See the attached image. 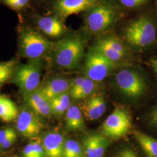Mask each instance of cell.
I'll return each instance as SVG.
<instances>
[{
	"label": "cell",
	"instance_id": "3957f363",
	"mask_svg": "<svg viewBox=\"0 0 157 157\" xmlns=\"http://www.w3.org/2000/svg\"><path fill=\"white\" fill-rule=\"evenodd\" d=\"M41 64L35 59L18 67L14 74L13 82L23 94L37 90L40 80Z\"/></svg>",
	"mask_w": 157,
	"mask_h": 157
},
{
	"label": "cell",
	"instance_id": "5bb4252c",
	"mask_svg": "<svg viewBox=\"0 0 157 157\" xmlns=\"http://www.w3.org/2000/svg\"><path fill=\"white\" fill-rule=\"evenodd\" d=\"M84 144L87 157H102L109 141L103 135H92L85 139Z\"/></svg>",
	"mask_w": 157,
	"mask_h": 157
},
{
	"label": "cell",
	"instance_id": "6da1fadb",
	"mask_svg": "<svg viewBox=\"0 0 157 157\" xmlns=\"http://www.w3.org/2000/svg\"><path fill=\"white\" fill-rule=\"evenodd\" d=\"M84 48V41L80 37H67L56 44L54 52L55 61L59 67L67 69L75 68L82 59Z\"/></svg>",
	"mask_w": 157,
	"mask_h": 157
},
{
	"label": "cell",
	"instance_id": "e0dca14e",
	"mask_svg": "<svg viewBox=\"0 0 157 157\" xmlns=\"http://www.w3.org/2000/svg\"><path fill=\"white\" fill-rule=\"evenodd\" d=\"M17 115L18 111L15 104L8 97L0 95V119L9 122L17 118Z\"/></svg>",
	"mask_w": 157,
	"mask_h": 157
},
{
	"label": "cell",
	"instance_id": "7402d4cb",
	"mask_svg": "<svg viewBox=\"0 0 157 157\" xmlns=\"http://www.w3.org/2000/svg\"><path fill=\"white\" fill-rule=\"evenodd\" d=\"M94 47L98 50L100 51L108 59L112 61V62H114L119 60L124 55V54L113 50L103 39L99 40Z\"/></svg>",
	"mask_w": 157,
	"mask_h": 157
},
{
	"label": "cell",
	"instance_id": "4316f807",
	"mask_svg": "<svg viewBox=\"0 0 157 157\" xmlns=\"http://www.w3.org/2000/svg\"><path fill=\"white\" fill-rule=\"evenodd\" d=\"M29 0H10L6 4L14 9H20L28 3Z\"/></svg>",
	"mask_w": 157,
	"mask_h": 157
},
{
	"label": "cell",
	"instance_id": "ac0fdd59",
	"mask_svg": "<svg viewBox=\"0 0 157 157\" xmlns=\"http://www.w3.org/2000/svg\"><path fill=\"white\" fill-rule=\"evenodd\" d=\"M136 139L148 157H157V140L142 132L136 131Z\"/></svg>",
	"mask_w": 157,
	"mask_h": 157
},
{
	"label": "cell",
	"instance_id": "7c38bea8",
	"mask_svg": "<svg viewBox=\"0 0 157 157\" xmlns=\"http://www.w3.org/2000/svg\"><path fill=\"white\" fill-rule=\"evenodd\" d=\"M71 86L72 83L65 78H56L48 82L39 90L50 101L58 95L67 93Z\"/></svg>",
	"mask_w": 157,
	"mask_h": 157
},
{
	"label": "cell",
	"instance_id": "d6a6232c",
	"mask_svg": "<svg viewBox=\"0 0 157 157\" xmlns=\"http://www.w3.org/2000/svg\"><path fill=\"white\" fill-rule=\"evenodd\" d=\"M151 65L155 72L157 73V59H154L152 61Z\"/></svg>",
	"mask_w": 157,
	"mask_h": 157
},
{
	"label": "cell",
	"instance_id": "d590c367",
	"mask_svg": "<svg viewBox=\"0 0 157 157\" xmlns=\"http://www.w3.org/2000/svg\"></svg>",
	"mask_w": 157,
	"mask_h": 157
},
{
	"label": "cell",
	"instance_id": "603a6c76",
	"mask_svg": "<svg viewBox=\"0 0 157 157\" xmlns=\"http://www.w3.org/2000/svg\"><path fill=\"white\" fill-rule=\"evenodd\" d=\"M82 148L76 141L68 140L64 143L62 157H80Z\"/></svg>",
	"mask_w": 157,
	"mask_h": 157
},
{
	"label": "cell",
	"instance_id": "9a60e30c",
	"mask_svg": "<svg viewBox=\"0 0 157 157\" xmlns=\"http://www.w3.org/2000/svg\"><path fill=\"white\" fill-rule=\"evenodd\" d=\"M106 110V104L101 95H93L86 101L82 107L86 117L93 121L100 118Z\"/></svg>",
	"mask_w": 157,
	"mask_h": 157
},
{
	"label": "cell",
	"instance_id": "4fadbf2b",
	"mask_svg": "<svg viewBox=\"0 0 157 157\" xmlns=\"http://www.w3.org/2000/svg\"><path fill=\"white\" fill-rule=\"evenodd\" d=\"M64 140L62 135L50 132L43 139V148L45 157H62Z\"/></svg>",
	"mask_w": 157,
	"mask_h": 157
},
{
	"label": "cell",
	"instance_id": "74e56055",
	"mask_svg": "<svg viewBox=\"0 0 157 157\" xmlns=\"http://www.w3.org/2000/svg\"><path fill=\"white\" fill-rule=\"evenodd\" d=\"M0 146H1V145H0Z\"/></svg>",
	"mask_w": 157,
	"mask_h": 157
},
{
	"label": "cell",
	"instance_id": "f546056e",
	"mask_svg": "<svg viewBox=\"0 0 157 157\" xmlns=\"http://www.w3.org/2000/svg\"><path fill=\"white\" fill-rule=\"evenodd\" d=\"M16 140H17V136L10 137L8 139H6V140L4 141L1 144V147L3 148H8L12 145L13 143H15Z\"/></svg>",
	"mask_w": 157,
	"mask_h": 157
},
{
	"label": "cell",
	"instance_id": "e575fe53",
	"mask_svg": "<svg viewBox=\"0 0 157 157\" xmlns=\"http://www.w3.org/2000/svg\"><path fill=\"white\" fill-rule=\"evenodd\" d=\"M119 157V155H118V156H117V157Z\"/></svg>",
	"mask_w": 157,
	"mask_h": 157
},
{
	"label": "cell",
	"instance_id": "8fae6325",
	"mask_svg": "<svg viewBox=\"0 0 157 157\" xmlns=\"http://www.w3.org/2000/svg\"><path fill=\"white\" fill-rule=\"evenodd\" d=\"M24 100L35 113L43 117L50 115L51 112L50 102L39 89L24 94Z\"/></svg>",
	"mask_w": 157,
	"mask_h": 157
},
{
	"label": "cell",
	"instance_id": "f1b7e54d",
	"mask_svg": "<svg viewBox=\"0 0 157 157\" xmlns=\"http://www.w3.org/2000/svg\"><path fill=\"white\" fill-rule=\"evenodd\" d=\"M119 157H138L136 154L131 149L126 148L119 154Z\"/></svg>",
	"mask_w": 157,
	"mask_h": 157
},
{
	"label": "cell",
	"instance_id": "1f68e13d",
	"mask_svg": "<svg viewBox=\"0 0 157 157\" xmlns=\"http://www.w3.org/2000/svg\"><path fill=\"white\" fill-rule=\"evenodd\" d=\"M150 124L154 126H157V107L152 111L150 115Z\"/></svg>",
	"mask_w": 157,
	"mask_h": 157
},
{
	"label": "cell",
	"instance_id": "83f0119b",
	"mask_svg": "<svg viewBox=\"0 0 157 157\" xmlns=\"http://www.w3.org/2000/svg\"><path fill=\"white\" fill-rule=\"evenodd\" d=\"M146 0H120L121 2L124 6L128 8H134L140 6Z\"/></svg>",
	"mask_w": 157,
	"mask_h": 157
},
{
	"label": "cell",
	"instance_id": "44dd1931",
	"mask_svg": "<svg viewBox=\"0 0 157 157\" xmlns=\"http://www.w3.org/2000/svg\"><path fill=\"white\" fill-rule=\"evenodd\" d=\"M95 88L94 81L86 78L76 89L71 90V95L74 100H80L89 96Z\"/></svg>",
	"mask_w": 157,
	"mask_h": 157
},
{
	"label": "cell",
	"instance_id": "d6986e66",
	"mask_svg": "<svg viewBox=\"0 0 157 157\" xmlns=\"http://www.w3.org/2000/svg\"><path fill=\"white\" fill-rule=\"evenodd\" d=\"M66 123L68 129L77 130L84 126V121L80 109L76 105H71L67 111Z\"/></svg>",
	"mask_w": 157,
	"mask_h": 157
},
{
	"label": "cell",
	"instance_id": "cb8c5ba5",
	"mask_svg": "<svg viewBox=\"0 0 157 157\" xmlns=\"http://www.w3.org/2000/svg\"><path fill=\"white\" fill-rule=\"evenodd\" d=\"M45 155L43 145L38 142H32L25 147L23 151V157H44Z\"/></svg>",
	"mask_w": 157,
	"mask_h": 157
},
{
	"label": "cell",
	"instance_id": "9c48e42d",
	"mask_svg": "<svg viewBox=\"0 0 157 157\" xmlns=\"http://www.w3.org/2000/svg\"><path fill=\"white\" fill-rule=\"evenodd\" d=\"M16 126L19 132L26 137L38 135L42 129V124L33 111L24 109L17 117Z\"/></svg>",
	"mask_w": 157,
	"mask_h": 157
},
{
	"label": "cell",
	"instance_id": "7a4b0ae2",
	"mask_svg": "<svg viewBox=\"0 0 157 157\" xmlns=\"http://www.w3.org/2000/svg\"><path fill=\"white\" fill-rule=\"evenodd\" d=\"M125 37L129 44L143 47L152 44L156 39V29L151 21L141 17L127 28Z\"/></svg>",
	"mask_w": 157,
	"mask_h": 157
},
{
	"label": "cell",
	"instance_id": "836d02e7",
	"mask_svg": "<svg viewBox=\"0 0 157 157\" xmlns=\"http://www.w3.org/2000/svg\"><path fill=\"white\" fill-rule=\"evenodd\" d=\"M6 3L8 1H10V0H3Z\"/></svg>",
	"mask_w": 157,
	"mask_h": 157
},
{
	"label": "cell",
	"instance_id": "5b68a950",
	"mask_svg": "<svg viewBox=\"0 0 157 157\" xmlns=\"http://www.w3.org/2000/svg\"><path fill=\"white\" fill-rule=\"evenodd\" d=\"M49 41L33 30H26L20 36V51L22 56L39 59L50 47Z\"/></svg>",
	"mask_w": 157,
	"mask_h": 157
},
{
	"label": "cell",
	"instance_id": "ffe728a7",
	"mask_svg": "<svg viewBox=\"0 0 157 157\" xmlns=\"http://www.w3.org/2000/svg\"><path fill=\"white\" fill-rule=\"evenodd\" d=\"M51 112L56 115H62L70 107V97L67 93L58 95L49 101Z\"/></svg>",
	"mask_w": 157,
	"mask_h": 157
},
{
	"label": "cell",
	"instance_id": "484cf974",
	"mask_svg": "<svg viewBox=\"0 0 157 157\" xmlns=\"http://www.w3.org/2000/svg\"><path fill=\"white\" fill-rule=\"evenodd\" d=\"M15 65V61L14 60L0 62V73L9 71H13Z\"/></svg>",
	"mask_w": 157,
	"mask_h": 157
},
{
	"label": "cell",
	"instance_id": "52a82bcc",
	"mask_svg": "<svg viewBox=\"0 0 157 157\" xmlns=\"http://www.w3.org/2000/svg\"><path fill=\"white\" fill-rule=\"evenodd\" d=\"M119 89L124 95L137 98L143 95L146 90V84L140 76L135 71L124 69L115 76Z\"/></svg>",
	"mask_w": 157,
	"mask_h": 157
},
{
	"label": "cell",
	"instance_id": "d4e9b609",
	"mask_svg": "<svg viewBox=\"0 0 157 157\" xmlns=\"http://www.w3.org/2000/svg\"><path fill=\"white\" fill-rule=\"evenodd\" d=\"M17 136L16 132L11 128H6L0 130V145L10 137Z\"/></svg>",
	"mask_w": 157,
	"mask_h": 157
},
{
	"label": "cell",
	"instance_id": "ba28073f",
	"mask_svg": "<svg viewBox=\"0 0 157 157\" xmlns=\"http://www.w3.org/2000/svg\"><path fill=\"white\" fill-rule=\"evenodd\" d=\"M114 17L115 12L111 6H97L87 17V25L91 31L99 32L106 29L112 23Z\"/></svg>",
	"mask_w": 157,
	"mask_h": 157
},
{
	"label": "cell",
	"instance_id": "30bf717a",
	"mask_svg": "<svg viewBox=\"0 0 157 157\" xmlns=\"http://www.w3.org/2000/svg\"><path fill=\"white\" fill-rule=\"evenodd\" d=\"M95 0H59L56 4V10L63 17L78 14L89 8Z\"/></svg>",
	"mask_w": 157,
	"mask_h": 157
},
{
	"label": "cell",
	"instance_id": "8d00e7d4",
	"mask_svg": "<svg viewBox=\"0 0 157 157\" xmlns=\"http://www.w3.org/2000/svg\"><path fill=\"white\" fill-rule=\"evenodd\" d=\"M82 157V156H81V157Z\"/></svg>",
	"mask_w": 157,
	"mask_h": 157
},
{
	"label": "cell",
	"instance_id": "8992f818",
	"mask_svg": "<svg viewBox=\"0 0 157 157\" xmlns=\"http://www.w3.org/2000/svg\"><path fill=\"white\" fill-rule=\"evenodd\" d=\"M113 66L114 62L94 47L87 54L85 70L87 78L94 82H101L112 71Z\"/></svg>",
	"mask_w": 157,
	"mask_h": 157
},
{
	"label": "cell",
	"instance_id": "277c9868",
	"mask_svg": "<svg viewBox=\"0 0 157 157\" xmlns=\"http://www.w3.org/2000/svg\"><path fill=\"white\" fill-rule=\"evenodd\" d=\"M132 126L129 113L117 108L108 117L101 127V132L107 138L117 139L126 135Z\"/></svg>",
	"mask_w": 157,
	"mask_h": 157
},
{
	"label": "cell",
	"instance_id": "2e32d148",
	"mask_svg": "<svg viewBox=\"0 0 157 157\" xmlns=\"http://www.w3.org/2000/svg\"><path fill=\"white\" fill-rule=\"evenodd\" d=\"M39 28L51 37L59 36L63 32L62 23L56 17H41L38 21Z\"/></svg>",
	"mask_w": 157,
	"mask_h": 157
},
{
	"label": "cell",
	"instance_id": "4dcf8cb0",
	"mask_svg": "<svg viewBox=\"0 0 157 157\" xmlns=\"http://www.w3.org/2000/svg\"><path fill=\"white\" fill-rule=\"evenodd\" d=\"M13 73V71L6 72L0 73V84L6 82L8 78H10Z\"/></svg>",
	"mask_w": 157,
	"mask_h": 157
}]
</instances>
